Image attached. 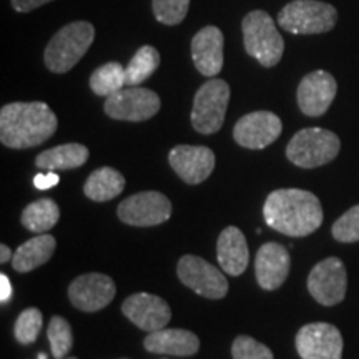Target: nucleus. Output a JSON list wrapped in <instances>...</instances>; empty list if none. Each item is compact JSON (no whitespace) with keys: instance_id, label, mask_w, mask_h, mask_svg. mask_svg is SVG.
Returning <instances> with one entry per match:
<instances>
[{"instance_id":"obj_38","label":"nucleus","mask_w":359,"mask_h":359,"mask_svg":"<svg viewBox=\"0 0 359 359\" xmlns=\"http://www.w3.org/2000/svg\"><path fill=\"white\" fill-rule=\"evenodd\" d=\"M67 359H77V358H67Z\"/></svg>"},{"instance_id":"obj_31","label":"nucleus","mask_w":359,"mask_h":359,"mask_svg":"<svg viewBox=\"0 0 359 359\" xmlns=\"http://www.w3.org/2000/svg\"><path fill=\"white\" fill-rule=\"evenodd\" d=\"M333 236L339 243H356L359 241V205L348 210L343 217L336 219L331 228Z\"/></svg>"},{"instance_id":"obj_25","label":"nucleus","mask_w":359,"mask_h":359,"mask_svg":"<svg viewBox=\"0 0 359 359\" xmlns=\"http://www.w3.org/2000/svg\"><path fill=\"white\" fill-rule=\"evenodd\" d=\"M60 218L58 205L50 198H42L27 205L22 212V224L35 235H42L53 228Z\"/></svg>"},{"instance_id":"obj_21","label":"nucleus","mask_w":359,"mask_h":359,"mask_svg":"<svg viewBox=\"0 0 359 359\" xmlns=\"http://www.w3.org/2000/svg\"><path fill=\"white\" fill-rule=\"evenodd\" d=\"M218 263L224 273L231 276H240L248 266L250 251L246 238L240 228L228 226L219 233L217 243Z\"/></svg>"},{"instance_id":"obj_17","label":"nucleus","mask_w":359,"mask_h":359,"mask_svg":"<svg viewBox=\"0 0 359 359\" xmlns=\"http://www.w3.org/2000/svg\"><path fill=\"white\" fill-rule=\"evenodd\" d=\"M122 311L135 326L148 333L163 330L172 320V311L167 302L150 293H135L128 296L122 304Z\"/></svg>"},{"instance_id":"obj_15","label":"nucleus","mask_w":359,"mask_h":359,"mask_svg":"<svg viewBox=\"0 0 359 359\" xmlns=\"http://www.w3.org/2000/svg\"><path fill=\"white\" fill-rule=\"evenodd\" d=\"M338 83L326 70H314L308 74L298 87L299 110L308 116H321L333 103Z\"/></svg>"},{"instance_id":"obj_11","label":"nucleus","mask_w":359,"mask_h":359,"mask_svg":"<svg viewBox=\"0 0 359 359\" xmlns=\"http://www.w3.org/2000/svg\"><path fill=\"white\" fill-rule=\"evenodd\" d=\"M116 213L123 223L132 226H156L168 222L172 203L163 193L142 191L123 200Z\"/></svg>"},{"instance_id":"obj_2","label":"nucleus","mask_w":359,"mask_h":359,"mask_svg":"<svg viewBox=\"0 0 359 359\" xmlns=\"http://www.w3.org/2000/svg\"><path fill=\"white\" fill-rule=\"evenodd\" d=\"M57 127V115L43 102H13L0 110V142L13 150L42 145Z\"/></svg>"},{"instance_id":"obj_30","label":"nucleus","mask_w":359,"mask_h":359,"mask_svg":"<svg viewBox=\"0 0 359 359\" xmlns=\"http://www.w3.org/2000/svg\"><path fill=\"white\" fill-rule=\"evenodd\" d=\"M151 8L160 24L175 27L185 20L190 0H151Z\"/></svg>"},{"instance_id":"obj_14","label":"nucleus","mask_w":359,"mask_h":359,"mask_svg":"<svg viewBox=\"0 0 359 359\" xmlns=\"http://www.w3.org/2000/svg\"><path fill=\"white\" fill-rule=\"evenodd\" d=\"M116 286L110 276L102 273H87L69 286L70 303L80 311L95 313L109 306L115 298Z\"/></svg>"},{"instance_id":"obj_5","label":"nucleus","mask_w":359,"mask_h":359,"mask_svg":"<svg viewBox=\"0 0 359 359\" xmlns=\"http://www.w3.org/2000/svg\"><path fill=\"white\" fill-rule=\"evenodd\" d=\"M338 11L320 0H293L278 13V24L294 35L325 34L334 29Z\"/></svg>"},{"instance_id":"obj_34","label":"nucleus","mask_w":359,"mask_h":359,"mask_svg":"<svg viewBox=\"0 0 359 359\" xmlns=\"http://www.w3.org/2000/svg\"><path fill=\"white\" fill-rule=\"evenodd\" d=\"M58 182H60V177L57 173H39L34 178V187L37 190H48V188L58 185Z\"/></svg>"},{"instance_id":"obj_36","label":"nucleus","mask_w":359,"mask_h":359,"mask_svg":"<svg viewBox=\"0 0 359 359\" xmlns=\"http://www.w3.org/2000/svg\"><path fill=\"white\" fill-rule=\"evenodd\" d=\"M12 251L8 248L7 245H2L0 246V263H7V262H12Z\"/></svg>"},{"instance_id":"obj_35","label":"nucleus","mask_w":359,"mask_h":359,"mask_svg":"<svg viewBox=\"0 0 359 359\" xmlns=\"http://www.w3.org/2000/svg\"><path fill=\"white\" fill-rule=\"evenodd\" d=\"M12 296V286H11V280H8L7 275H0V302L2 304H6Z\"/></svg>"},{"instance_id":"obj_22","label":"nucleus","mask_w":359,"mask_h":359,"mask_svg":"<svg viewBox=\"0 0 359 359\" xmlns=\"http://www.w3.org/2000/svg\"><path fill=\"white\" fill-rule=\"evenodd\" d=\"M55 238L48 233H42L30 238L24 245L17 248L12 257V266L19 273H29L32 269L42 266L52 258L53 251H55Z\"/></svg>"},{"instance_id":"obj_16","label":"nucleus","mask_w":359,"mask_h":359,"mask_svg":"<svg viewBox=\"0 0 359 359\" xmlns=\"http://www.w3.org/2000/svg\"><path fill=\"white\" fill-rule=\"evenodd\" d=\"M168 161L183 182L188 185H198L212 175L217 158L208 147L178 145L172 148Z\"/></svg>"},{"instance_id":"obj_28","label":"nucleus","mask_w":359,"mask_h":359,"mask_svg":"<svg viewBox=\"0 0 359 359\" xmlns=\"http://www.w3.org/2000/svg\"><path fill=\"white\" fill-rule=\"evenodd\" d=\"M47 336L50 341L52 356L55 359H64L74 346V333L70 323L62 316H53L47 327Z\"/></svg>"},{"instance_id":"obj_26","label":"nucleus","mask_w":359,"mask_h":359,"mask_svg":"<svg viewBox=\"0 0 359 359\" xmlns=\"http://www.w3.org/2000/svg\"><path fill=\"white\" fill-rule=\"evenodd\" d=\"M127 85V69L118 62H109L90 75V88L98 97H110Z\"/></svg>"},{"instance_id":"obj_20","label":"nucleus","mask_w":359,"mask_h":359,"mask_svg":"<svg viewBox=\"0 0 359 359\" xmlns=\"http://www.w3.org/2000/svg\"><path fill=\"white\" fill-rule=\"evenodd\" d=\"M147 351L155 354H170V356L187 358L198 353L200 339L198 336L187 330H163L154 331L143 341Z\"/></svg>"},{"instance_id":"obj_18","label":"nucleus","mask_w":359,"mask_h":359,"mask_svg":"<svg viewBox=\"0 0 359 359\" xmlns=\"http://www.w3.org/2000/svg\"><path fill=\"white\" fill-rule=\"evenodd\" d=\"M223 32L215 25H206L191 40V58L196 70L215 79L223 69Z\"/></svg>"},{"instance_id":"obj_24","label":"nucleus","mask_w":359,"mask_h":359,"mask_svg":"<svg viewBox=\"0 0 359 359\" xmlns=\"http://www.w3.org/2000/svg\"><path fill=\"white\" fill-rule=\"evenodd\" d=\"M125 188V177L118 170L111 167L98 168L90 173L85 182L83 191L87 198L103 203V201L114 200Z\"/></svg>"},{"instance_id":"obj_1","label":"nucleus","mask_w":359,"mask_h":359,"mask_svg":"<svg viewBox=\"0 0 359 359\" xmlns=\"http://www.w3.org/2000/svg\"><path fill=\"white\" fill-rule=\"evenodd\" d=\"M264 222L286 236L302 238L321 226L323 206L316 195L299 188H281L269 193L263 206Z\"/></svg>"},{"instance_id":"obj_29","label":"nucleus","mask_w":359,"mask_h":359,"mask_svg":"<svg viewBox=\"0 0 359 359\" xmlns=\"http://www.w3.org/2000/svg\"><path fill=\"white\" fill-rule=\"evenodd\" d=\"M43 326V316L37 308H27L25 311L20 313L15 323V339L20 344H32L37 341L40 331Z\"/></svg>"},{"instance_id":"obj_8","label":"nucleus","mask_w":359,"mask_h":359,"mask_svg":"<svg viewBox=\"0 0 359 359\" xmlns=\"http://www.w3.org/2000/svg\"><path fill=\"white\" fill-rule=\"evenodd\" d=\"M160 97L154 90L128 87L107 97L103 110L114 120L122 122H145L158 114Z\"/></svg>"},{"instance_id":"obj_4","label":"nucleus","mask_w":359,"mask_h":359,"mask_svg":"<svg viewBox=\"0 0 359 359\" xmlns=\"http://www.w3.org/2000/svg\"><path fill=\"white\" fill-rule=\"evenodd\" d=\"M243 45L250 57L266 69L280 64L285 52V40L278 32L271 15L264 11H251L241 22Z\"/></svg>"},{"instance_id":"obj_10","label":"nucleus","mask_w":359,"mask_h":359,"mask_svg":"<svg viewBox=\"0 0 359 359\" xmlns=\"http://www.w3.org/2000/svg\"><path fill=\"white\" fill-rule=\"evenodd\" d=\"M348 275L339 258H326L311 269L308 276V290L323 306H334L346 296Z\"/></svg>"},{"instance_id":"obj_19","label":"nucleus","mask_w":359,"mask_h":359,"mask_svg":"<svg viewBox=\"0 0 359 359\" xmlns=\"http://www.w3.org/2000/svg\"><path fill=\"white\" fill-rule=\"evenodd\" d=\"M290 253L280 243H264L257 253L255 273L263 290H278L290 275Z\"/></svg>"},{"instance_id":"obj_7","label":"nucleus","mask_w":359,"mask_h":359,"mask_svg":"<svg viewBox=\"0 0 359 359\" xmlns=\"http://www.w3.org/2000/svg\"><path fill=\"white\" fill-rule=\"evenodd\" d=\"M230 102V85L222 79L205 82L193 100L191 125L198 133L213 135L223 127Z\"/></svg>"},{"instance_id":"obj_37","label":"nucleus","mask_w":359,"mask_h":359,"mask_svg":"<svg viewBox=\"0 0 359 359\" xmlns=\"http://www.w3.org/2000/svg\"><path fill=\"white\" fill-rule=\"evenodd\" d=\"M37 359H47V354L45 353H39V358Z\"/></svg>"},{"instance_id":"obj_23","label":"nucleus","mask_w":359,"mask_h":359,"mask_svg":"<svg viewBox=\"0 0 359 359\" xmlns=\"http://www.w3.org/2000/svg\"><path fill=\"white\" fill-rule=\"evenodd\" d=\"M88 148L80 143H65V145L53 147L50 150H45L37 155L35 165L40 170H72L82 167L85 161L88 160Z\"/></svg>"},{"instance_id":"obj_13","label":"nucleus","mask_w":359,"mask_h":359,"mask_svg":"<svg viewBox=\"0 0 359 359\" xmlns=\"http://www.w3.org/2000/svg\"><path fill=\"white\" fill-rule=\"evenodd\" d=\"M283 132L281 118L273 111L259 110L246 114L233 128V138L240 147L263 150L278 140Z\"/></svg>"},{"instance_id":"obj_6","label":"nucleus","mask_w":359,"mask_h":359,"mask_svg":"<svg viewBox=\"0 0 359 359\" xmlns=\"http://www.w3.org/2000/svg\"><path fill=\"white\" fill-rule=\"evenodd\" d=\"M341 150L339 137L325 128H303L291 138L286 156L299 168H316L333 161Z\"/></svg>"},{"instance_id":"obj_32","label":"nucleus","mask_w":359,"mask_h":359,"mask_svg":"<svg viewBox=\"0 0 359 359\" xmlns=\"http://www.w3.org/2000/svg\"><path fill=\"white\" fill-rule=\"evenodd\" d=\"M233 359H275L271 349L251 336H238L231 346Z\"/></svg>"},{"instance_id":"obj_12","label":"nucleus","mask_w":359,"mask_h":359,"mask_svg":"<svg viewBox=\"0 0 359 359\" xmlns=\"http://www.w3.org/2000/svg\"><path fill=\"white\" fill-rule=\"evenodd\" d=\"M296 351L302 359H341L343 336L330 323H309L296 334Z\"/></svg>"},{"instance_id":"obj_33","label":"nucleus","mask_w":359,"mask_h":359,"mask_svg":"<svg viewBox=\"0 0 359 359\" xmlns=\"http://www.w3.org/2000/svg\"><path fill=\"white\" fill-rule=\"evenodd\" d=\"M53 0H11L12 8L19 13L32 12L35 8L45 6V4H50Z\"/></svg>"},{"instance_id":"obj_9","label":"nucleus","mask_w":359,"mask_h":359,"mask_svg":"<svg viewBox=\"0 0 359 359\" xmlns=\"http://www.w3.org/2000/svg\"><path fill=\"white\" fill-rule=\"evenodd\" d=\"M178 278L183 285L208 299H222L228 293V281L218 268L200 257L185 255L178 262Z\"/></svg>"},{"instance_id":"obj_3","label":"nucleus","mask_w":359,"mask_h":359,"mask_svg":"<svg viewBox=\"0 0 359 359\" xmlns=\"http://www.w3.org/2000/svg\"><path fill=\"white\" fill-rule=\"evenodd\" d=\"M95 40V27L90 22L75 20L62 27L47 43L43 62L53 74H67L82 60Z\"/></svg>"},{"instance_id":"obj_27","label":"nucleus","mask_w":359,"mask_h":359,"mask_svg":"<svg viewBox=\"0 0 359 359\" xmlns=\"http://www.w3.org/2000/svg\"><path fill=\"white\" fill-rule=\"evenodd\" d=\"M160 65V53L151 45H143L132 57L127 65V85L128 87H140L155 74Z\"/></svg>"}]
</instances>
